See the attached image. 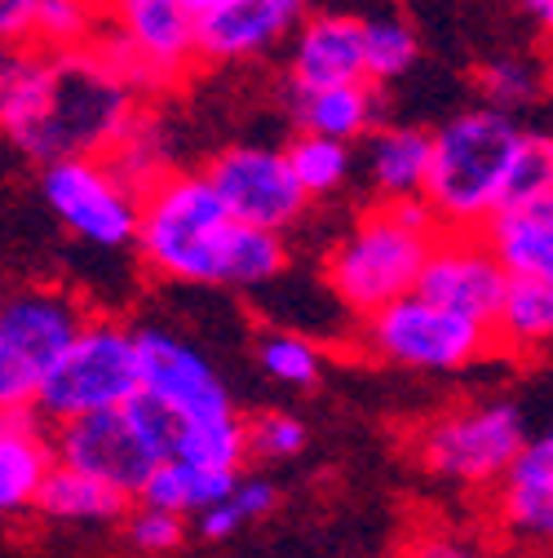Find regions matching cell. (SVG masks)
I'll list each match as a JSON object with an SVG mask.
<instances>
[{"instance_id":"cell-1","label":"cell","mask_w":553,"mask_h":558,"mask_svg":"<svg viewBox=\"0 0 553 558\" xmlns=\"http://www.w3.org/2000/svg\"><path fill=\"white\" fill-rule=\"evenodd\" d=\"M133 244L143 262L173 284L261 289L288 266L284 235L235 222L213 182L186 169H173L143 191Z\"/></svg>"},{"instance_id":"cell-2","label":"cell","mask_w":553,"mask_h":558,"mask_svg":"<svg viewBox=\"0 0 553 558\" xmlns=\"http://www.w3.org/2000/svg\"><path fill=\"white\" fill-rule=\"evenodd\" d=\"M137 94L111 76L107 66L81 53H49V76L32 120L14 133V147L40 165L58 160H98L120 147V137L137 120Z\"/></svg>"},{"instance_id":"cell-3","label":"cell","mask_w":553,"mask_h":558,"mask_svg":"<svg viewBox=\"0 0 553 558\" xmlns=\"http://www.w3.org/2000/svg\"><path fill=\"white\" fill-rule=\"evenodd\" d=\"M439 235V222L426 208V199H403V204H377L355 222L328 253V289L345 311L359 319L403 302L417 293L421 266L430 257V244Z\"/></svg>"},{"instance_id":"cell-4","label":"cell","mask_w":553,"mask_h":558,"mask_svg":"<svg viewBox=\"0 0 553 558\" xmlns=\"http://www.w3.org/2000/svg\"><path fill=\"white\" fill-rule=\"evenodd\" d=\"M523 129L501 111H460L430 133L426 208L439 231H482L501 214L509 160Z\"/></svg>"},{"instance_id":"cell-5","label":"cell","mask_w":553,"mask_h":558,"mask_svg":"<svg viewBox=\"0 0 553 558\" xmlns=\"http://www.w3.org/2000/svg\"><path fill=\"white\" fill-rule=\"evenodd\" d=\"M89 311L62 289H14L0 298V412H36V399Z\"/></svg>"},{"instance_id":"cell-6","label":"cell","mask_w":553,"mask_h":558,"mask_svg":"<svg viewBox=\"0 0 553 558\" xmlns=\"http://www.w3.org/2000/svg\"><path fill=\"white\" fill-rule=\"evenodd\" d=\"M143 395L137 373V337L120 319H85V328L62 351L58 368L49 373L36 416L49 422H81L94 412H115Z\"/></svg>"},{"instance_id":"cell-7","label":"cell","mask_w":553,"mask_h":558,"mask_svg":"<svg viewBox=\"0 0 553 558\" xmlns=\"http://www.w3.org/2000/svg\"><path fill=\"white\" fill-rule=\"evenodd\" d=\"M523 444H527L523 412L505 399H492L434 416L417 439V461L426 474L443 483L488 487L509 474Z\"/></svg>"},{"instance_id":"cell-8","label":"cell","mask_w":553,"mask_h":558,"mask_svg":"<svg viewBox=\"0 0 553 558\" xmlns=\"http://www.w3.org/2000/svg\"><path fill=\"white\" fill-rule=\"evenodd\" d=\"M364 341L377 360L394 368H411V373H460L496 351L488 324L443 311L417 293H407L403 302L368 315Z\"/></svg>"},{"instance_id":"cell-9","label":"cell","mask_w":553,"mask_h":558,"mask_svg":"<svg viewBox=\"0 0 553 558\" xmlns=\"http://www.w3.org/2000/svg\"><path fill=\"white\" fill-rule=\"evenodd\" d=\"M40 195L62 218L66 231L98 244V248H120V244H133V235H137L143 191H137L107 156L45 165Z\"/></svg>"},{"instance_id":"cell-10","label":"cell","mask_w":553,"mask_h":558,"mask_svg":"<svg viewBox=\"0 0 553 558\" xmlns=\"http://www.w3.org/2000/svg\"><path fill=\"white\" fill-rule=\"evenodd\" d=\"M53 461L107 483L124 501H137L156 465H164V452L128 408H115L62 422L53 435Z\"/></svg>"},{"instance_id":"cell-11","label":"cell","mask_w":553,"mask_h":558,"mask_svg":"<svg viewBox=\"0 0 553 558\" xmlns=\"http://www.w3.org/2000/svg\"><path fill=\"white\" fill-rule=\"evenodd\" d=\"M204 178L213 182L218 199L226 204L235 222L270 235H284L310 204L280 147H253V143L226 147L222 156H213Z\"/></svg>"},{"instance_id":"cell-12","label":"cell","mask_w":553,"mask_h":558,"mask_svg":"<svg viewBox=\"0 0 553 558\" xmlns=\"http://www.w3.org/2000/svg\"><path fill=\"white\" fill-rule=\"evenodd\" d=\"M137 373H143V395L156 399L173 422H218L235 416L226 381L213 373L195 345L164 328H137Z\"/></svg>"},{"instance_id":"cell-13","label":"cell","mask_w":553,"mask_h":558,"mask_svg":"<svg viewBox=\"0 0 553 558\" xmlns=\"http://www.w3.org/2000/svg\"><path fill=\"white\" fill-rule=\"evenodd\" d=\"M505 289H509V275L492 257V248L482 244L478 231H439L417 279V298L443 311H456L465 319H478L488 328L501 311Z\"/></svg>"},{"instance_id":"cell-14","label":"cell","mask_w":553,"mask_h":558,"mask_svg":"<svg viewBox=\"0 0 553 558\" xmlns=\"http://www.w3.org/2000/svg\"><path fill=\"white\" fill-rule=\"evenodd\" d=\"M102 27L143 62L156 89L177 85L199 62L195 19L177 0H102Z\"/></svg>"},{"instance_id":"cell-15","label":"cell","mask_w":553,"mask_h":558,"mask_svg":"<svg viewBox=\"0 0 553 558\" xmlns=\"http://www.w3.org/2000/svg\"><path fill=\"white\" fill-rule=\"evenodd\" d=\"M310 14V0H226L195 19L199 62H244L288 40Z\"/></svg>"},{"instance_id":"cell-16","label":"cell","mask_w":553,"mask_h":558,"mask_svg":"<svg viewBox=\"0 0 553 558\" xmlns=\"http://www.w3.org/2000/svg\"><path fill=\"white\" fill-rule=\"evenodd\" d=\"M293 89H332V85H359L364 72V19L351 14H306L293 32L288 49Z\"/></svg>"},{"instance_id":"cell-17","label":"cell","mask_w":553,"mask_h":558,"mask_svg":"<svg viewBox=\"0 0 553 558\" xmlns=\"http://www.w3.org/2000/svg\"><path fill=\"white\" fill-rule=\"evenodd\" d=\"M509 279H540L553 284V199H536L523 208H501L478 231Z\"/></svg>"},{"instance_id":"cell-18","label":"cell","mask_w":553,"mask_h":558,"mask_svg":"<svg viewBox=\"0 0 553 558\" xmlns=\"http://www.w3.org/2000/svg\"><path fill=\"white\" fill-rule=\"evenodd\" d=\"M53 465V439L36 412H0V514L32 510Z\"/></svg>"},{"instance_id":"cell-19","label":"cell","mask_w":553,"mask_h":558,"mask_svg":"<svg viewBox=\"0 0 553 558\" xmlns=\"http://www.w3.org/2000/svg\"><path fill=\"white\" fill-rule=\"evenodd\" d=\"M293 116L302 124V133L328 137V143L351 147L359 137H372L385 120V98L377 85L359 81V85H332V89H293Z\"/></svg>"},{"instance_id":"cell-20","label":"cell","mask_w":553,"mask_h":558,"mask_svg":"<svg viewBox=\"0 0 553 558\" xmlns=\"http://www.w3.org/2000/svg\"><path fill=\"white\" fill-rule=\"evenodd\" d=\"M368 173L381 204L421 199L430 178V133L411 124H381L368 137Z\"/></svg>"},{"instance_id":"cell-21","label":"cell","mask_w":553,"mask_h":558,"mask_svg":"<svg viewBox=\"0 0 553 558\" xmlns=\"http://www.w3.org/2000/svg\"><path fill=\"white\" fill-rule=\"evenodd\" d=\"M235 483H239V474L204 470V465H186V461H164V465H156V474L147 478L143 493H137V506L191 519V514H204V510L231 501Z\"/></svg>"},{"instance_id":"cell-22","label":"cell","mask_w":553,"mask_h":558,"mask_svg":"<svg viewBox=\"0 0 553 558\" xmlns=\"http://www.w3.org/2000/svg\"><path fill=\"white\" fill-rule=\"evenodd\" d=\"M492 341H496V351H509V355L544 351L553 341V284L509 279L501 311L492 319Z\"/></svg>"},{"instance_id":"cell-23","label":"cell","mask_w":553,"mask_h":558,"mask_svg":"<svg viewBox=\"0 0 553 558\" xmlns=\"http://www.w3.org/2000/svg\"><path fill=\"white\" fill-rule=\"evenodd\" d=\"M32 510H40L45 519H62V523H111L128 510V501L81 470L53 465Z\"/></svg>"},{"instance_id":"cell-24","label":"cell","mask_w":553,"mask_h":558,"mask_svg":"<svg viewBox=\"0 0 553 558\" xmlns=\"http://www.w3.org/2000/svg\"><path fill=\"white\" fill-rule=\"evenodd\" d=\"M102 0H32L27 45L45 53H81L102 32Z\"/></svg>"},{"instance_id":"cell-25","label":"cell","mask_w":553,"mask_h":558,"mask_svg":"<svg viewBox=\"0 0 553 558\" xmlns=\"http://www.w3.org/2000/svg\"><path fill=\"white\" fill-rule=\"evenodd\" d=\"M501 519L523 541H553V478L549 474H505Z\"/></svg>"},{"instance_id":"cell-26","label":"cell","mask_w":553,"mask_h":558,"mask_svg":"<svg viewBox=\"0 0 553 558\" xmlns=\"http://www.w3.org/2000/svg\"><path fill=\"white\" fill-rule=\"evenodd\" d=\"M284 160H288L297 186L306 191V199H319V195H332L336 186H345L351 165H355L351 147L328 143V137H315V133H297L284 147Z\"/></svg>"},{"instance_id":"cell-27","label":"cell","mask_w":553,"mask_h":558,"mask_svg":"<svg viewBox=\"0 0 553 558\" xmlns=\"http://www.w3.org/2000/svg\"><path fill=\"white\" fill-rule=\"evenodd\" d=\"M536 199H553V133H523L518 137L501 208H523Z\"/></svg>"},{"instance_id":"cell-28","label":"cell","mask_w":553,"mask_h":558,"mask_svg":"<svg viewBox=\"0 0 553 558\" xmlns=\"http://www.w3.org/2000/svg\"><path fill=\"white\" fill-rule=\"evenodd\" d=\"M417 62V32L398 19H372L364 23V72L368 85H390Z\"/></svg>"},{"instance_id":"cell-29","label":"cell","mask_w":553,"mask_h":558,"mask_svg":"<svg viewBox=\"0 0 553 558\" xmlns=\"http://www.w3.org/2000/svg\"><path fill=\"white\" fill-rule=\"evenodd\" d=\"M474 85H478L482 98H488V111L509 116V111L531 107L540 98L544 76H540V66H531L523 58H492L474 72Z\"/></svg>"},{"instance_id":"cell-30","label":"cell","mask_w":553,"mask_h":558,"mask_svg":"<svg viewBox=\"0 0 553 558\" xmlns=\"http://www.w3.org/2000/svg\"><path fill=\"white\" fill-rule=\"evenodd\" d=\"M257 360H261V373L280 386H315L319 373H323V351L302 337V332H266L257 341Z\"/></svg>"},{"instance_id":"cell-31","label":"cell","mask_w":553,"mask_h":558,"mask_svg":"<svg viewBox=\"0 0 553 558\" xmlns=\"http://www.w3.org/2000/svg\"><path fill=\"white\" fill-rule=\"evenodd\" d=\"M248 430V457L261 461H288L306 448V426L288 412H261L253 422H244Z\"/></svg>"},{"instance_id":"cell-32","label":"cell","mask_w":553,"mask_h":558,"mask_svg":"<svg viewBox=\"0 0 553 558\" xmlns=\"http://www.w3.org/2000/svg\"><path fill=\"white\" fill-rule=\"evenodd\" d=\"M124 541L137 549V554H173V549H182V541H186V519H177V514H169V510H151V506H137V510H128V519H124Z\"/></svg>"},{"instance_id":"cell-33","label":"cell","mask_w":553,"mask_h":558,"mask_svg":"<svg viewBox=\"0 0 553 558\" xmlns=\"http://www.w3.org/2000/svg\"><path fill=\"white\" fill-rule=\"evenodd\" d=\"M274 501H280V493H274V483H270V478H239V483H235V493H231V506L244 514V523L270 514Z\"/></svg>"},{"instance_id":"cell-34","label":"cell","mask_w":553,"mask_h":558,"mask_svg":"<svg viewBox=\"0 0 553 558\" xmlns=\"http://www.w3.org/2000/svg\"><path fill=\"white\" fill-rule=\"evenodd\" d=\"M195 527H199V536H204V541H231V536H239L244 514H239L231 501H222V506H213V510L195 514Z\"/></svg>"},{"instance_id":"cell-35","label":"cell","mask_w":553,"mask_h":558,"mask_svg":"<svg viewBox=\"0 0 553 558\" xmlns=\"http://www.w3.org/2000/svg\"><path fill=\"white\" fill-rule=\"evenodd\" d=\"M32 0H0V45H27Z\"/></svg>"},{"instance_id":"cell-36","label":"cell","mask_w":553,"mask_h":558,"mask_svg":"<svg viewBox=\"0 0 553 558\" xmlns=\"http://www.w3.org/2000/svg\"><path fill=\"white\" fill-rule=\"evenodd\" d=\"M411 558H482V554L474 545L456 541V536H430V541H421L417 549H411Z\"/></svg>"},{"instance_id":"cell-37","label":"cell","mask_w":553,"mask_h":558,"mask_svg":"<svg viewBox=\"0 0 553 558\" xmlns=\"http://www.w3.org/2000/svg\"><path fill=\"white\" fill-rule=\"evenodd\" d=\"M523 10H527V14H531V19L553 36V0H523Z\"/></svg>"},{"instance_id":"cell-38","label":"cell","mask_w":553,"mask_h":558,"mask_svg":"<svg viewBox=\"0 0 553 558\" xmlns=\"http://www.w3.org/2000/svg\"><path fill=\"white\" fill-rule=\"evenodd\" d=\"M177 5L191 14V19H204L209 10H218V5H226V0H177Z\"/></svg>"},{"instance_id":"cell-39","label":"cell","mask_w":553,"mask_h":558,"mask_svg":"<svg viewBox=\"0 0 553 558\" xmlns=\"http://www.w3.org/2000/svg\"><path fill=\"white\" fill-rule=\"evenodd\" d=\"M540 76H544V89H549V98H553V58L544 62V72H540Z\"/></svg>"}]
</instances>
